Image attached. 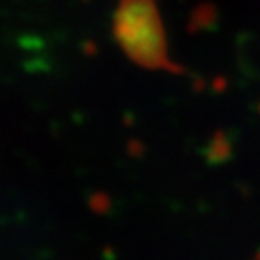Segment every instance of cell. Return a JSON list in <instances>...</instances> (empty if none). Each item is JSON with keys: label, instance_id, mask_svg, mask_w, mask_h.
I'll list each match as a JSON object with an SVG mask.
<instances>
[{"label": "cell", "instance_id": "1", "mask_svg": "<svg viewBox=\"0 0 260 260\" xmlns=\"http://www.w3.org/2000/svg\"><path fill=\"white\" fill-rule=\"evenodd\" d=\"M112 31L121 50L135 64L149 70H174L154 0H120Z\"/></svg>", "mask_w": 260, "mask_h": 260}]
</instances>
